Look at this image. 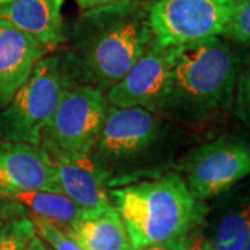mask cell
<instances>
[{"instance_id":"1","label":"cell","mask_w":250,"mask_h":250,"mask_svg":"<svg viewBox=\"0 0 250 250\" xmlns=\"http://www.w3.org/2000/svg\"><path fill=\"white\" fill-rule=\"evenodd\" d=\"M145 0H118L85 10L75 21L70 49L62 53L75 85L107 92L154 42Z\"/></svg>"},{"instance_id":"2","label":"cell","mask_w":250,"mask_h":250,"mask_svg":"<svg viewBox=\"0 0 250 250\" xmlns=\"http://www.w3.org/2000/svg\"><path fill=\"white\" fill-rule=\"evenodd\" d=\"M241 57L223 36L170 47V78L156 111L196 121L232 104Z\"/></svg>"},{"instance_id":"3","label":"cell","mask_w":250,"mask_h":250,"mask_svg":"<svg viewBox=\"0 0 250 250\" xmlns=\"http://www.w3.org/2000/svg\"><path fill=\"white\" fill-rule=\"evenodd\" d=\"M108 197L134 250L190 236L207 211L178 172L108 189Z\"/></svg>"},{"instance_id":"4","label":"cell","mask_w":250,"mask_h":250,"mask_svg":"<svg viewBox=\"0 0 250 250\" xmlns=\"http://www.w3.org/2000/svg\"><path fill=\"white\" fill-rule=\"evenodd\" d=\"M72 82L62 54L36 62L22 86L0 111V139L41 145L42 134Z\"/></svg>"},{"instance_id":"5","label":"cell","mask_w":250,"mask_h":250,"mask_svg":"<svg viewBox=\"0 0 250 250\" xmlns=\"http://www.w3.org/2000/svg\"><path fill=\"white\" fill-rule=\"evenodd\" d=\"M108 103L90 85H72L62 95L41 139L47 154H89L98 141Z\"/></svg>"},{"instance_id":"6","label":"cell","mask_w":250,"mask_h":250,"mask_svg":"<svg viewBox=\"0 0 250 250\" xmlns=\"http://www.w3.org/2000/svg\"><path fill=\"white\" fill-rule=\"evenodd\" d=\"M189 190L206 200L250 175V136L224 134L195 147L182 163Z\"/></svg>"},{"instance_id":"7","label":"cell","mask_w":250,"mask_h":250,"mask_svg":"<svg viewBox=\"0 0 250 250\" xmlns=\"http://www.w3.org/2000/svg\"><path fill=\"white\" fill-rule=\"evenodd\" d=\"M236 0H154L149 4L153 39L175 47L223 35Z\"/></svg>"},{"instance_id":"8","label":"cell","mask_w":250,"mask_h":250,"mask_svg":"<svg viewBox=\"0 0 250 250\" xmlns=\"http://www.w3.org/2000/svg\"><path fill=\"white\" fill-rule=\"evenodd\" d=\"M160 129V118L150 108L108 104L90 157L111 179L116 166L135 160L152 147Z\"/></svg>"},{"instance_id":"9","label":"cell","mask_w":250,"mask_h":250,"mask_svg":"<svg viewBox=\"0 0 250 250\" xmlns=\"http://www.w3.org/2000/svg\"><path fill=\"white\" fill-rule=\"evenodd\" d=\"M170 78V47L153 42L125 75L106 92L116 107H145L156 111Z\"/></svg>"},{"instance_id":"10","label":"cell","mask_w":250,"mask_h":250,"mask_svg":"<svg viewBox=\"0 0 250 250\" xmlns=\"http://www.w3.org/2000/svg\"><path fill=\"white\" fill-rule=\"evenodd\" d=\"M29 190L59 192L50 156L41 146L0 139V196Z\"/></svg>"},{"instance_id":"11","label":"cell","mask_w":250,"mask_h":250,"mask_svg":"<svg viewBox=\"0 0 250 250\" xmlns=\"http://www.w3.org/2000/svg\"><path fill=\"white\" fill-rule=\"evenodd\" d=\"M59 192L83 211L110 206L108 175L89 154H49Z\"/></svg>"},{"instance_id":"12","label":"cell","mask_w":250,"mask_h":250,"mask_svg":"<svg viewBox=\"0 0 250 250\" xmlns=\"http://www.w3.org/2000/svg\"><path fill=\"white\" fill-rule=\"evenodd\" d=\"M46 52L35 38L0 18V107L9 104Z\"/></svg>"},{"instance_id":"13","label":"cell","mask_w":250,"mask_h":250,"mask_svg":"<svg viewBox=\"0 0 250 250\" xmlns=\"http://www.w3.org/2000/svg\"><path fill=\"white\" fill-rule=\"evenodd\" d=\"M62 9V0H10L0 7V18L54 50L65 42Z\"/></svg>"},{"instance_id":"14","label":"cell","mask_w":250,"mask_h":250,"mask_svg":"<svg viewBox=\"0 0 250 250\" xmlns=\"http://www.w3.org/2000/svg\"><path fill=\"white\" fill-rule=\"evenodd\" d=\"M83 250H134L114 207L83 211L65 231Z\"/></svg>"},{"instance_id":"15","label":"cell","mask_w":250,"mask_h":250,"mask_svg":"<svg viewBox=\"0 0 250 250\" xmlns=\"http://www.w3.org/2000/svg\"><path fill=\"white\" fill-rule=\"evenodd\" d=\"M18 207L27 210L29 218L47 220L62 231H67L80 218L83 210L71 199L53 190H29L6 196Z\"/></svg>"},{"instance_id":"16","label":"cell","mask_w":250,"mask_h":250,"mask_svg":"<svg viewBox=\"0 0 250 250\" xmlns=\"http://www.w3.org/2000/svg\"><path fill=\"white\" fill-rule=\"evenodd\" d=\"M250 239V199L224 215L210 241L213 250H242Z\"/></svg>"},{"instance_id":"17","label":"cell","mask_w":250,"mask_h":250,"mask_svg":"<svg viewBox=\"0 0 250 250\" xmlns=\"http://www.w3.org/2000/svg\"><path fill=\"white\" fill-rule=\"evenodd\" d=\"M35 235V225L27 215L10 220L0 228V250H27Z\"/></svg>"},{"instance_id":"18","label":"cell","mask_w":250,"mask_h":250,"mask_svg":"<svg viewBox=\"0 0 250 250\" xmlns=\"http://www.w3.org/2000/svg\"><path fill=\"white\" fill-rule=\"evenodd\" d=\"M223 38L250 46V0H236L225 25Z\"/></svg>"},{"instance_id":"19","label":"cell","mask_w":250,"mask_h":250,"mask_svg":"<svg viewBox=\"0 0 250 250\" xmlns=\"http://www.w3.org/2000/svg\"><path fill=\"white\" fill-rule=\"evenodd\" d=\"M35 225L36 235L45 242L50 250H83L71 236L53 223L42 218H31Z\"/></svg>"},{"instance_id":"20","label":"cell","mask_w":250,"mask_h":250,"mask_svg":"<svg viewBox=\"0 0 250 250\" xmlns=\"http://www.w3.org/2000/svg\"><path fill=\"white\" fill-rule=\"evenodd\" d=\"M235 113L243 123L250 125V62L239 72L235 89Z\"/></svg>"},{"instance_id":"21","label":"cell","mask_w":250,"mask_h":250,"mask_svg":"<svg viewBox=\"0 0 250 250\" xmlns=\"http://www.w3.org/2000/svg\"><path fill=\"white\" fill-rule=\"evenodd\" d=\"M195 233H192L190 236L179 239V241L167 242V243H159V245H150V246H145L141 249L136 250H189L190 242L193 239Z\"/></svg>"},{"instance_id":"22","label":"cell","mask_w":250,"mask_h":250,"mask_svg":"<svg viewBox=\"0 0 250 250\" xmlns=\"http://www.w3.org/2000/svg\"><path fill=\"white\" fill-rule=\"evenodd\" d=\"M75 3H78L82 9L88 10L93 9V7H99V6H104V4H110L118 0H74Z\"/></svg>"},{"instance_id":"23","label":"cell","mask_w":250,"mask_h":250,"mask_svg":"<svg viewBox=\"0 0 250 250\" xmlns=\"http://www.w3.org/2000/svg\"><path fill=\"white\" fill-rule=\"evenodd\" d=\"M189 250H213L210 241H205L202 238H197L196 235L193 236V239L190 242Z\"/></svg>"},{"instance_id":"24","label":"cell","mask_w":250,"mask_h":250,"mask_svg":"<svg viewBox=\"0 0 250 250\" xmlns=\"http://www.w3.org/2000/svg\"><path fill=\"white\" fill-rule=\"evenodd\" d=\"M27 250H50L47 248V245H46L45 242L42 241L38 235H35L31 242H29V245H28Z\"/></svg>"},{"instance_id":"25","label":"cell","mask_w":250,"mask_h":250,"mask_svg":"<svg viewBox=\"0 0 250 250\" xmlns=\"http://www.w3.org/2000/svg\"><path fill=\"white\" fill-rule=\"evenodd\" d=\"M242 250H250V239L246 242V245L243 246V249H242Z\"/></svg>"},{"instance_id":"26","label":"cell","mask_w":250,"mask_h":250,"mask_svg":"<svg viewBox=\"0 0 250 250\" xmlns=\"http://www.w3.org/2000/svg\"><path fill=\"white\" fill-rule=\"evenodd\" d=\"M7 1H10V0H0V7H1L3 4H6Z\"/></svg>"},{"instance_id":"27","label":"cell","mask_w":250,"mask_h":250,"mask_svg":"<svg viewBox=\"0 0 250 250\" xmlns=\"http://www.w3.org/2000/svg\"><path fill=\"white\" fill-rule=\"evenodd\" d=\"M1 225H3V221H1V213H0V228H1Z\"/></svg>"}]
</instances>
